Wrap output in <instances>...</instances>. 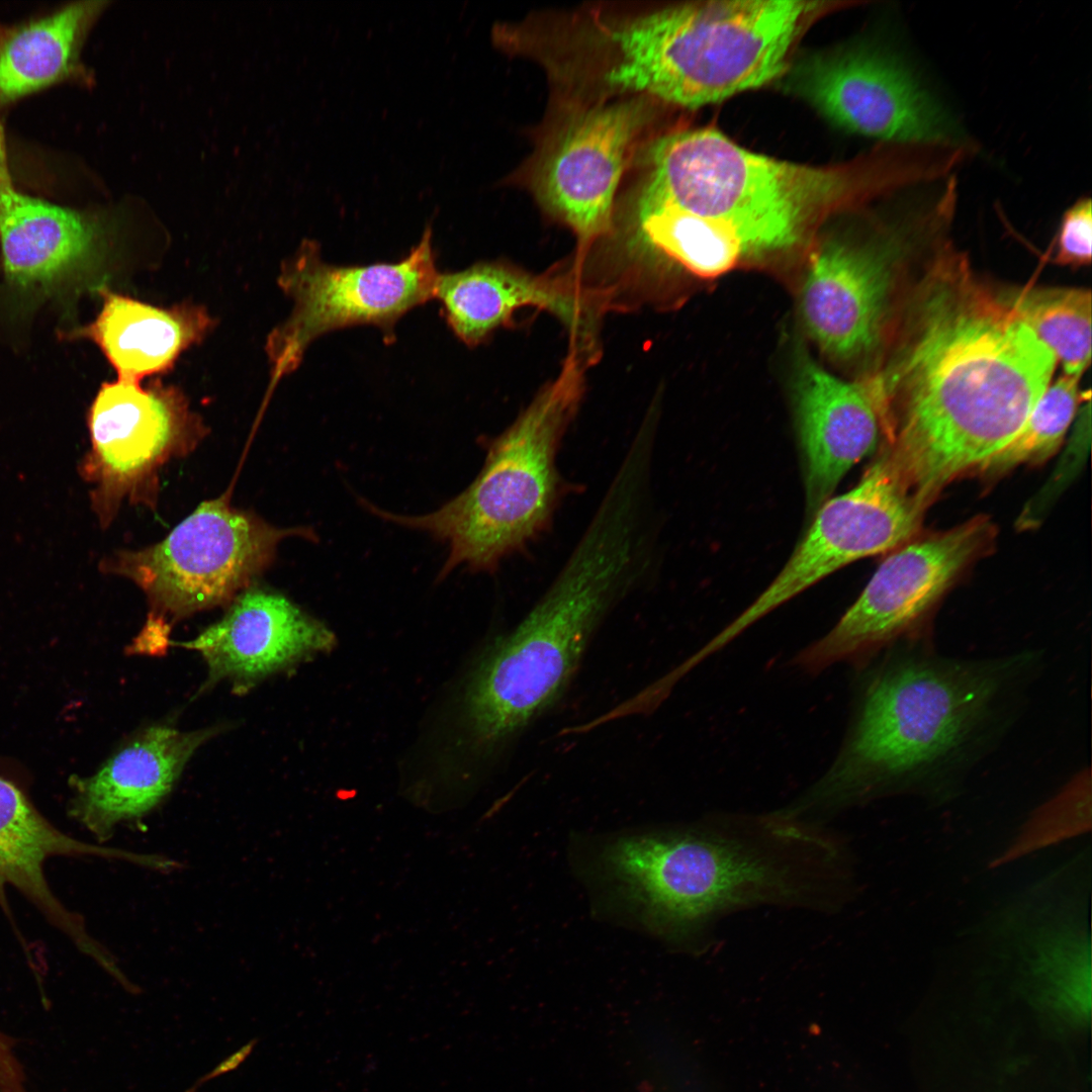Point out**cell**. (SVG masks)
I'll return each instance as SVG.
<instances>
[{
    "mask_svg": "<svg viewBox=\"0 0 1092 1092\" xmlns=\"http://www.w3.org/2000/svg\"><path fill=\"white\" fill-rule=\"evenodd\" d=\"M1056 364L963 259H942L930 270L889 364L867 380L890 435L886 453L921 507L1016 436Z\"/></svg>",
    "mask_w": 1092,
    "mask_h": 1092,
    "instance_id": "6da1fadb",
    "label": "cell"
},
{
    "mask_svg": "<svg viewBox=\"0 0 1092 1092\" xmlns=\"http://www.w3.org/2000/svg\"><path fill=\"white\" fill-rule=\"evenodd\" d=\"M832 768L791 810L816 813L889 796L956 800L1018 718L1041 667L1035 650L987 658L938 654L924 634L890 646Z\"/></svg>",
    "mask_w": 1092,
    "mask_h": 1092,
    "instance_id": "7a4b0ae2",
    "label": "cell"
},
{
    "mask_svg": "<svg viewBox=\"0 0 1092 1092\" xmlns=\"http://www.w3.org/2000/svg\"><path fill=\"white\" fill-rule=\"evenodd\" d=\"M606 875L629 922L693 954L711 947L727 914L758 906L833 914L858 891L847 843L787 810L625 832Z\"/></svg>",
    "mask_w": 1092,
    "mask_h": 1092,
    "instance_id": "3957f363",
    "label": "cell"
},
{
    "mask_svg": "<svg viewBox=\"0 0 1092 1092\" xmlns=\"http://www.w3.org/2000/svg\"><path fill=\"white\" fill-rule=\"evenodd\" d=\"M648 548L634 517L599 507L548 589L470 677L463 715L475 755L508 753L561 702L602 624L646 575Z\"/></svg>",
    "mask_w": 1092,
    "mask_h": 1092,
    "instance_id": "277c9868",
    "label": "cell"
},
{
    "mask_svg": "<svg viewBox=\"0 0 1092 1092\" xmlns=\"http://www.w3.org/2000/svg\"><path fill=\"white\" fill-rule=\"evenodd\" d=\"M816 3L733 0L687 3L612 27L613 89L697 108L780 76Z\"/></svg>",
    "mask_w": 1092,
    "mask_h": 1092,
    "instance_id": "5b68a950",
    "label": "cell"
},
{
    "mask_svg": "<svg viewBox=\"0 0 1092 1092\" xmlns=\"http://www.w3.org/2000/svg\"><path fill=\"white\" fill-rule=\"evenodd\" d=\"M582 358L573 352L558 377L502 434L486 443L474 480L438 510L420 516L386 512L365 499L373 515L429 533L448 546L439 579L458 566L493 572L550 526L563 491L557 467L563 437L583 391Z\"/></svg>",
    "mask_w": 1092,
    "mask_h": 1092,
    "instance_id": "8992f818",
    "label": "cell"
},
{
    "mask_svg": "<svg viewBox=\"0 0 1092 1092\" xmlns=\"http://www.w3.org/2000/svg\"><path fill=\"white\" fill-rule=\"evenodd\" d=\"M635 214L673 206L736 232L750 254L793 245L820 210L852 189L878 191L875 163L857 175L772 159L711 128L657 140Z\"/></svg>",
    "mask_w": 1092,
    "mask_h": 1092,
    "instance_id": "52a82bcc",
    "label": "cell"
},
{
    "mask_svg": "<svg viewBox=\"0 0 1092 1092\" xmlns=\"http://www.w3.org/2000/svg\"><path fill=\"white\" fill-rule=\"evenodd\" d=\"M1091 849L1027 886L961 938L1050 1017L1085 1025L1091 1010Z\"/></svg>",
    "mask_w": 1092,
    "mask_h": 1092,
    "instance_id": "ba28073f",
    "label": "cell"
},
{
    "mask_svg": "<svg viewBox=\"0 0 1092 1092\" xmlns=\"http://www.w3.org/2000/svg\"><path fill=\"white\" fill-rule=\"evenodd\" d=\"M314 541L310 528H278L252 512L233 508L225 495L202 502L162 541L118 550L99 568L125 577L146 595L149 614L170 625L230 605L274 561L289 537Z\"/></svg>",
    "mask_w": 1092,
    "mask_h": 1092,
    "instance_id": "9c48e42d",
    "label": "cell"
},
{
    "mask_svg": "<svg viewBox=\"0 0 1092 1092\" xmlns=\"http://www.w3.org/2000/svg\"><path fill=\"white\" fill-rule=\"evenodd\" d=\"M440 274L431 223L410 253L393 263L337 266L323 259L318 243L303 241L278 277L293 305L267 339L269 388L293 372L308 346L329 332L371 325L387 344L394 342L397 322L435 298Z\"/></svg>",
    "mask_w": 1092,
    "mask_h": 1092,
    "instance_id": "30bf717a",
    "label": "cell"
},
{
    "mask_svg": "<svg viewBox=\"0 0 1092 1092\" xmlns=\"http://www.w3.org/2000/svg\"><path fill=\"white\" fill-rule=\"evenodd\" d=\"M87 421L90 448L78 469L104 529L124 500L154 509L162 467L192 453L208 433L185 393L158 380L104 382Z\"/></svg>",
    "mask_w": 1092,
    "mask_h": 1092,
    "instance_id": "8fae6325",
    "label": "cell"
},
{
    "mask_svg": "<svg viewBox=\"0 0 1092 1092\" xmlns=\"http://www.w3.org/2000/svg\"><path fill=\"white\" fill-rule=\"evenodd\" d=\"M993 534L986 518H975L892 553L836 625L804 648L795 664L817 673L840 661L862 663L902 639L923 635L926 617Z\"/></svg>",
    "mask_w": 1092,
    "mask_h": 1092,
    "instance_id": "7c38bea8",
    "label": "cell"
},
{
    "mask_svg": "<svg viewBox=\"0 0 1092 1092\" xmlns=\"http://www.w3.org/2000/svg\"><path fill=\"white\" fill-rule=\"evenodd\" d=\"M923 508L886 452L850 490L817 510L806 536L770 584L702 647L709 656L781 605L837 569L891 550L918 530Z\"/></svg>",
    "mask_w": 1092,
    "mask_h": 1092,
    "instance_id": "4fadbf2b",
    "label": "cell"
},
{
    "mask_svg": "<svg viewBox=\"0 0 1092 1092\" xmlns=\"http://www.w3.org/2000/svg\"><path fill=\"white\" fill-rule=\"evenodd\" d=\"M792 88L826 118L886 144L975 149L945 106L896 56L854 48L800 63Z\"/></svg>",
    "mask_w": 1092,
    "mask_h": 1092,
    "instance_id": "5bb4252c",
    "label": "cell"
},
{
    "mask_svg": "<svg viewBox=\"0 0 1092 1092\" xmlns=\"http://www.w3.org/2000/svg\"><path fill=\"white\" fill-rule=\"evenodd\" d=\"M645 119L637 100L580 110L565 120L541 155L534 192L581 247L610 232L615 193Z\"/></svg>",
    "mask_w": 1092,
    "mask_h": 1092,
    "instance_id": "9a60e30c",
    "label": "cell"
},
{
    "mask_svg": "<svg viewBox=\"0 0 1092 1092\" xmlns=\"http://www.w3.org/2000/svg\"><path fill=\"white\" fill-rule=\"evenodd\" d=\"M333 643V634L287 598L251 586L229 605L219 621L192 640L171 645L201 655L208 671L202 690L225 680L242 695Z\"/></svg>",
    "mask_w": 1092,
    "mask_h": 1092,
    "instance_id": "2e32d148",
    "label": "cell"
},
{
    "mask_svg": "<svg viewBox=\"0 0 1092 1092\" xmlns=\"http://www.w3.org/2000/svg\"><path fill=\"white\" fill-rule=\"evenodd\" d=\"M221 726L181 731L153 725L130 737L91 776L73 775L68 815L102 844L116 826L136 821L171 793L194 752Z\"/></svg>",
    "mask_w": 1092,
    "mask_h": 1092,
    "instance_id": "e0dca14e",
    "label": "cell"
},
{
    "mask_svg": "<svg viewBox=\"0 0 1092 1092\" xmlns=\"http://www.w3.org/2000/svg\"><path fill=\"white\" fill-rule=\"evenodd\" d=\"M892 249L827 242L812 254L802 314L818 347L838 360L872 352L881 340L892 285Z\"/></svg>",
    "mask_w": 1092,
    "mask_h": 1092,
    "instance_id": "ac0fdd59",
    "label": "cell"
},
{
    "mask_svg": "<svg viewBox=\"0 0 1092 1092\" xmlns=\"http://www.w3.org/2000/svg\"><path fill=\"white\" fill-rule=\"evenodd\" d=\"M97 856L126 860L140 866L148 855L88 843L56 827L14 782L0 776V908L15 929L8 888L17 890L43 918L97 964L108 950L87 931L83 917L58 898L46 877V862L53 857Z\"/></svg>",
    "mask_w": 1092,
    "mask_h": 1092,
    "instance_id": "d6986e66",
    "label": "cell"
},
{
    "mask_svg": "<svg viewBox=\"0 0 1092 1092\" xmlns=\"http://www.w3.org/2000/svg\"><path fill=\"white\" fill-rule=\"evenodd\" d=\"M796 415L807 505L814 512L873 449L881 424L866 381L842 380L810 360L799 373Z\"/></svg>",
    "mask_w": 1092,
    "mask_h": 1092,
    "instance_id": "ffe728a7",
    "label": "cell"
},
{
    "mask_svg": "<svg viewBox=\"0 0 1092 1092\" xmlns=\"http://www.w3.org/2000/svg\"><path fill=\"white\" fill-rule=\"evenodd\" d=\"M99 230L89 215L15 187L0 123V242L8 279L21 287H42L83 271L98 249Z\"/></svg>",
    "mask_w": 1092,
    "mask_h": 1092,
    "instance_id": "44dd1931",
    "label": "cell"
},
{
    "mask_svg": "<svg viewBox=\"0 0 1092 1092\" xmlns=\"http://www.w3.org/2000/svg\"><path fill=\"white\" fill-rule=\"evenodd\" d=\"M100 294L98 315L77 334L100 348L119 379L141 381L167 372L214 325L207 310L194 303L160 307L106 288Z\"/></svg>",
    "mask_w": 1092,
    "mask_h": 1092,
    "instance_id": "7402d4cb",
    "label": "cell"
},
{
    "mask_svg": "<svg viewBox=\"0 0 1092 1092\" xmlns=\"http://www.w3.org/2000/svg\"><path fill=\"white\" fill-rule=\"evenodd\" d=\"M435 298L448 327L471 347L509 324L522 307H539L561 322L568 321L576 308V295L568 283L531 275L503 262H480L441 273Z\"/></svg>",
    "mask_w": 1092,
    "mask_h": 1092,
    "instance_id": "603a6c76",
    "label": "cell"
},
{
    "mask_svg": "<svg viewBox=\"0 0 1092 1092\" xmlns=\"http://www.w3.org/2000/svg\"><path fill=\"white\" fill-rule=\"evenodd\" d=\"M107 1H78L7 29L0 40V108L76 75L81 51Z\"/></svg>",
    "mask_w": 1092,
    "mask_h": 1092,
    "instance_id": "cb8c5ba5",
    "label": "cell"
},
{
    "mask_svg": "<svg viewBox=\"0 0 1092 1092\" xmlns=\"http://www.w3.org/2000/svg\"><path fill=\"white\" fill-rule=\"evenodd\" d=\"M632 244L660 252L691 273L719 276L750 254L732 229L673 206H659L635 214Z\"/></svg>",
    "mask_w": 1092,
    "mask_h": 1092,
    "instance_id": "d4e9b609",
    "label": "cell"
},
{
    "mask_svg": "<svg viewBox=\"0 0 1092 1092\" xmlns=\"http://www.w3.org/2000/svg\"><path fill=\"white\" fill-rule=\"evenodd\" d=\"M1001 299L1080 378L1091 359V293L1081 288H1024Z\"/></svg>",
    "mask_w": 1092,
    "mask_h": 1092,
    "instance_id": "484cf974",
    "label": "cell"
},
{
    "mask_svg": "<svg viewBox=\"0 0 1092 1092\" xmlns=\"http://www.w3.org/2000/svg\"><path fill=\"white\" fill-rule=\"evenodd\" d=\"M1090 769H1082L1058 793L1032 810L1008 845L989 862L997 869L1025 855L1090 832Z\"/></svg>",
    "mask_w": 1092,
    "mask_h": 1092,
    "instance_id": "4316f807",
    "label": "cell"
},
{
    "mask_svg": "<svg viewBox=\"0 0 1092 1092\" xmlns=\"http://www.w3.org/2000/svg\"><path fill=\"white\" fill-rule=\"evenodd\" d=\"M1080 396L1079 378L1063 374L1048 386L1016 436L979 469L1001 473L1049 459L1062 444Z\"/></svg>",
    "mask_w": 1092,
    "mask_h": 1092,
    "instance_id": "83f0119b",
    "label": "cell"
},
{
    "mask_svg": "<svg viewBox=\"0 0 1092 1092\" xmlns=\"http://www.w3.org/2000/svg\"><path fill=\"white\" fill-rule=\"evenodd\" d=\"M1092 209L1089 197L1074 203L1063 215L1055 261L1079 267L1091 262Z\"/></svg>",
    "mask_w": 1092,
    "mask_h": 1092,
    "instance_id": "f1b7e54d",
    "label": "cell"
},
{
    "mask_svg": "<svg viewBox=\"0 0 1092 1092\" xmlns=\"http://www.w3.org/2000/svg\"><path fill=\"white\" fill-rule=\"evenodd\" d=\"M171 625L164 619L148 615L141 632L129 645L130 654L162 655L171 645Z\"/></svg>",
    "mask_w": 1092,
    "mask_h": 1092,
    "instance_id": "f546056e",
    "label": "cell"
},
{
    "mask_svg": "<svg viewBox=\"0 0 1092 1092\" xmlns=\"http://www.w3.org/2000/svg\"><path fill=\"white\" fill-rule=\"evenodd\" d=\"M14 1045V1040L0 1031V1092H22L27 1083Z\"/></svg>",
    "mask_w": 1092,
    "mask_h": 1092,
    "instance_id": "4dcf8cb0",
    "label": "cell"
},
{
    "mask_svg": "<svg viewBox=\"0 0 1092 1092\" xmlns=\"http://www.w3.org/2000/svg\"><path fill=\"white\" fill-rule=\"evenodd\" d=\"M257 1042L258 1038H253L248 1041L242 1048L222 1060L210 1072L197 1079L185 1092H196L206 1082L238 1069V1067L252 1054Z\"/></svg>",
    "mask_w": 1092,
    "mask_h": 1092,
    "instance_id": "1f68e13d",
    "label": "cell"
},
{
    "mask_svg": "<svg viewBox=\"0 0 1092 1092\" xmlns=\"http://www.w3.org/2000/svg\"><path fill=\"white\" fill-rule=\"evenodd\" d=\"M6 30H7V29H6V28H4V27H3V26H2L1 24H0V40H1V38H2L3 36H4V34H5Z\"/></svg>",
    "mask_w": 1092,
    "mask_h": 1092,
    "instance_id": "d6a6232c",
    "label": "cell"
}]
</instances>
